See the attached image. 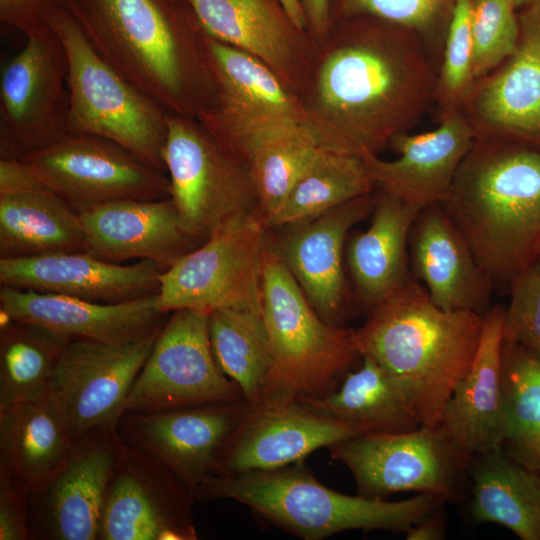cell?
Returning <instances> with one entry per match:
<instances>
[{
  "mask_svg": "<svg viewBox=\"0 0 540 540\" xmlns=\"http://www.w3.org/2000/svg\"><path fill=\"white\" fill-rule=\"evenodd\" d=\"M438 69L418 35L373 16L331 26L300 94L320 147L378 155L434 105Z\"/></svg>",
  "mask_w": 540,
  "mask_h": 540,
  "instance_id": "1",
  "label": "cell"
},
{
  "mask_svg": "<svg viewBox=\"0 0 540 540\" xmlns=\"http://www.w3.org/2000/svg\"><path fill=\"white\" fill-rule=\"evenodd\" d=\"M117 73L168 113L197 118L218 93L204 32L186 1L63 0Z\"/></svg>",
  "mask_w": 540,
  "mask_h": 540,
  "instance_id": "2",
  "label": "cell"
},
{
  "mask_svg": "<svg viewBox=\"0 0 540 540\" xmlns=\"http://www.w3.org/2000/svg\"><path fill=\"white\" fill-rule=\"evenodd\" d=\"M492 279L540 258V150L475 139L440 204Z\"/></svg>",
  "mask_w": 540,
  "mask_h": 540,
  "instance_id": "3",
  "label": "cell"
},
{
  "mask_svg": "<svg viewBox=\"0 0 540 540\" xmlns=\"http://www.w3.org/2000/svg\"><path fill=\"white\" fill-rule=\"evenodd\" d=\"M483 315L445 311L411 277L354 330L358 354L374 359L410 392L421 426H438L474 360Z\"/></svg>",
  "mask_w": 540,
  "mask_h": 540,
  "instance_id": "4",
  "label": "cell"
},
{
  "mask_svg": "<svg viewBox=\"0 0 540 540\" xmlns=\"http://www.w3.org/2000/svg\"><path fill=\"white\" fill-rule=\"evenodd\" d=\"M199 502L230 499L302 539L346 530L406 532L445 502L427 495L401 501L347 495L321 484L303 462L282 468L214 475L195 492Z\"/></svg>",
  "mask_w": 540,
  "mask_h": 540,
  "instance_id": "5",
  "label": "cell"
},
{
  "mask_svg": "<svg viewBox=\"0 0 540 540\" xmlns=\"http://www.w3.org/2000/svg\"><path fill=\"white\" fill-rule=\"evenodd\" d=\"M262 317L271 368L260 401L321 398L341 384L358 354L354 330L325 321L272 250L264 255Z\"/></svg>",
  "mask_w": 540,
  "mask_h": 540,
  "instance_id": "6",
  "label": "cell"
},
{
  "mask_svg": "<svg viewBox=\"0 0 540 540\" xmlns=\"http://www.w3.org/2000/svg\"><path fill=\"white\" fill-rule=\"evenodd\" d=\"M48 24L62 40L68 59L66 132L106 138L166 172L168 112L100 57L63 1Z\"/></svg>",
  "mask_w": 540,
  "mask_h": 540,
  "instance_id": "7",
  "label": "cell"
},
{
  "mask_svg": "<svg viewBox=\"0 0 540 540\" xmlns=\"http://www.w3.org/2000/svg\"><path fill=\"white\" fill-rule=\"evenodd\" d=\"M269 229L258 213L238 215L160 277L157 307L163 313L217 309L262 313V275Z\"/></svg>",
  "mask_w": 540,
  "mask_h": 540,
  "instance_id": "8",
  "label": "cell"
},
{
  "mask_svg": "<svg viewBox=\"0 0 540 540\" xmlns=\"http://www.w3.org/2000/svg\"><path fill=\"white\" fill-rule=\"evenodd\" d=\"M167 125L169 198L189 234L204 242L232 218L259 214L248 169L197 118L168 113Z\"/></svg>",
  "mask_w": 540,
  "mask_h": 540,
  "instance_id": "9",
  "label": "cell"
},
{
  "mask_svg": "<svg viewBox=\"0 0 540 540\" xmlns=\"http://www.w3.org/2000/svg\"><path fill=\"white\" fill-rule=\"evenodd\" d=\"M332 459L351 472L357 494L386 499L417 492L447 502L458 501L468 477L470 458L441 427L421 426L402 433L364 434L328 448Z\"/></svg>",
  "mask_w": 540,
  "mask_h": 540,
  "instance_id": "10",
  "label": "cell"
},
{
  "mask_svg": "<svg viewBox=\"0 0 540 540\" xmlns=\"http://www.w3.org/2000/svg\"><path fill=\"white\" fill-rule=\"evenodd\" d=\"M209 313H170L135 379L124 412L151 413L245 399L219 367L210 343Z\"/></svg>",
  "mask_w": 540,
  "mask_h": 540,
  "instance_id": "11",
  "label": "cell"
},
{
  "mask_svg": "<svg viewBox=\"0 0 540 540\" xmlns=\"http://www.w3.org/2000/svg\"><path fill=\"white\" fill-rule=\"evenodd\" d=\"M20 159L77 212L114 200L169 198L166 172L103 137L66 132Z\"/></svg>",
  "mask_w": 540,
  "mask_h": 540,
  "instance_id": "12",
  "label": "cell"
},
{
  "mask_svg": "<svg viewBox=\"0 0 540 540\" xmlns=\"http://www.w3.org/2000/svg\"><path fill=\"white\" fill-rule=\"evenodd\" d=\"M67 76V54L56 31L48 25L27 36L1 69V155L22 158L66 133Z\"/></svg>",
  "mask_w": 540,
  "mask_h": 540,
  "instance_id": "13",
  "label": "cell"
},
{
  "mask_svg": "<svg viewBox=\"0 0 540 540\" xmlns=\"http://www.w3.org/2000/svg\"><path fill=\"white\" fill-rule=\"evenodd\" d=\"M123 448L117 422L76 438L57 471L30 490L29 540H97Z\"/></svg>",
  "mask_w": 540,
  "mask_h": 540,
  "instance_id": "14",
  "label": "cell"
},
{
  "mask_svg": "<svg viewBox=\"0 0 540 540\" xmlns=\"http://www.w3.org/2000/svg\"><path fill=\"white\" fill-rule=\"evenodd\" d=\"M195 502L172 471L124 443L104 501L97 540H196Z\"/></svg>",
  "mask_w": 540,
  "mask_h": 540,
  "instance_id": "15",
  "label": "cell"
},
{
  "mask_svg": "<svg viewBox=\"0 0 540 540\" xmlns=\"http://www.w3.org/2000/svg\"><path fill=\"white\" fill-rule=\"evenodd\" d=\"M513 52L474 82L461 113L475 139L521 143L540 150V0L517 12Z\"/></svg>",
  "mask_w": 540,
  "mask_h": 540,
  "instance_id": "16",
  "label": "cell"
},
{
  "mask_svg": "<svg viewBox=\"0 0 540 540\" xmlns=\"http://www.w3.org/2000/svg\"><path fill=\"white\" fill-rule=\"evenodd\" d=\"M245 399L174 410L124 412L117 429L124 443L172 471L195 497L214 476L227 441L250 407Z\"/></svg>",
  "mask_w": 540,
  "mask_h": 540,
  "instance_id": "17",
  "label": "cell"
},
{
  "mask_svg": "<svg viewBox=\"0 0 540 540\" xmlns=\"http://www.w3.org/2000/svg\"><path fill=\"white\" fill-rule=\"evenodd\" d=\"M160 330L126 344L83 339L68 344L57 365L51 391L73 440L117 422Z\"/></svg>",
  "mask_w": 540,
  "mask_h": 540,
  "instance_id": "18",
  "label": "cell"
},
{
  "mask_svg": "<svg viewBox=\"0 0 540 540\" xmlns=\"http://www.w3.org/2000/svg\"><path fill=\"white\" fill-rule=\"evenodd\" d=\"M359 435L355 427L298 401L251 403L221 452L215 475L282 468Z\"/></svg>",
  "mask_w": 540,
  "mask_h": 540,
  "instance_id": "19",
  "label": "cell"
},
{
  "mask_svg": "<svg viewBox=\"0 0 540 540\" xmlns=\"http://www.w3.org/2000/svg\"><path fill=\"white\" fill-rule=\"evenodd\" d=\"M218 100L197 119L213 135L280 123L306 124L301 98L259 58L204 33Z\"/></svg>",
  "mask_w": 540,
  "mask_h": 540,
  "instance_id": "20",
  "label": "cell"
},
{
  "mask_svg": "<svg viewBox=\"0 0 540 540\" xmlns=\"http://www.w3.org/2000/svg\"><path fill=\"white\" fill-rule=\"evenodd\" d=\"M374 192L315 218L283 226L268 243L297 281L316 312L337 324L346 300L343 248L349 230L371 214Z\"/></svg>",
  "mask_w": 540,
  "mask_h": 540,
  "instance_id": "21",
  "label": "cell"
},
{
  "mask_svg": "<svg viewBox=\"0 0 540 540\" xmlns=\"http://www.w3.org/2000/svg\"><path fill=\"white\" fill-rule=\"evenodd\" d=\"M78 214L85 252L110 263L149 260L167 269L203 243L187 232L170 198L114 200Z\"/></svg>",
  "mask_w": 540,
  "mask_h": 540,
  "instance_id": "22",
  "label": "cell"
},
{
  "mask_svg": "<svg viewBox=\"0 0 540 540\" xmlns=\"http://www.w3.org/2000/svg\"><path fill=\"white\" fill-rule=\"evenodd\" d=\"M166 268L139 260L116 264L82 252L0 258V285L71 296L99 303H122L159 292Z\"/></svg>",
  "mask_w": 540,
  "mask_h": 540,
  "instance_id": "23",
  "label": "cell"
},
{
  "mask_svg": "<svg viewBox=\"0 0 540 540\" xmlns=\"http://www.w3.org/2000/svg\"><path fill=\"white\" fill-rule=\"evenodd\" d=\"M438 122L435 130L396 136L389 144L400 155L396 160H382L375 154L361 157L379 190L420 209L446 199L475 136L461 111Z\"/></svg>",
  "mask_w": 540,
  "mask_h": 540,
  "instance_id": "24",
  "label": "cell"
},
{
  "mask_svg": "<svg viewBox=\"0 0 540 540\" xmlns=\"http://www.w3.org/2000/svg\"><path fill=\"white\" fill-rule=\"evenodd\" d=\"M1 318L48 327L72 340L126 344L159 331L167 313L157 294L122 303H99L71 296L0 286Z\"/></svg>",
  "mask_w": 540,
  "mask_h": 540,
  "instance_id": "25",
  "label": "cell"
},
{
  "mask_svg": "<svg viewBox=\"0 0 540 540\" xmlns=\"http://www.w3.org/2000/svg\"><path fill=\"white\" fill-rule=\"evenodd\" d=\"M408 250L412 277L439 308L482 315L489 309L493 279L440 204L421 209Z\"/></svg>",
  "mask_w": 540,
  "mask_h": 540,
  "instance_id": "26",
  "label": "cell"
},
{
  "mask_svg": "<svg viewBox=\"0 0 540 540\" xmlns=\"http://www.w3.org/2000/svg\"><path fill=\"white\" fill-rule=\"evenodd\" d=\"M202 31L263 61L300 96L315 59L309 43L268 0H186Z\"/></svg>",
  "mask_w": 540,
  "mask_h": 540,
  "instance_id": "27",
  "label": "cell"
},
{
  "mask_svg": "<svg viewBox=\"0 0 540 540\" xmlns=\"http://www.w3.org/2000/svg\"><path fill=\"white\" fill-rule=\"evenodd\" d=\"M505 308L483 314L479 345L467 374L445 405L439 426L468 458L501 446V353Z\"/></svg>",
  "mask_w": 540,
  "mask_h": 540,
  "instance_id": "28",
  "label": "cell"
},
{
  "mask_svg": "<svg viewBox=\"0 0 540 540\" xmlns=\"http://www.w3.org/2000/svg\"><path fill=\"white\" fill-rule=\"evenodd\" d=\"M420 211L380 190L375 194L369 227L351 237L347 265L356 297L370 311L412 277L408 242Z\"/></svg>",
  "mask_w": 540,
  "mask_h": 540,
  "instance_id": "29",
  "label": "cell"
},
{
  "mask_svg": "<svg viewBox=\"0 0 540 540\" xmlns=\"http://www.w3.org/2000/svg\"><path fill=\"white\" fill-rule=\"evenodd\" d=\"M213 136L248 169L269 229L320 147L313 132L305 123L289 122Z\"/></svg>",
  "mask_w": 540,
  "mask_h": 540,
  "instance_id": "30",
  "label": "cell"
},
{
  "mask_svg": "<svg viewBox=\"0 0 540 540\" xmlns=\"http://www.w3.org/2000/svg\"><path fill=\"white\" fill-rule=\"evenodd\" d=\"M361 358V367L349 371L335 391L298 402L355 427L362 435L402 433L421 427L413 398L404 384L374 359Z\"/></svg>",
  "mask_w": 540,
  "mask_h": 540,
  "instance_id": "31",
  "label": "cell"
},
{
  "mask_svg": "<svg viewBox=\"0 0 540 540\" xmlns=\"http://www.w3.org/2000/svg\"><path fill=\"white\" fill-rule=\"evenodd\" d=\"M73 442L52 391L0 410V465L21 478L30 490L57 471Z\"/></svg>",
  "mask_w": 540,
  "mask_h": 540,
  "instance_id": "32",
  "label": "cell"
},
{
  "mask_svg": "<svg viewBox=\"0 0 540 540\" xmlns=\"http://www.w3.org/2000/svg\"><path fill=\"white\" fill-rule=\"evenodd\" d=\"M471 515L499 524L521 540H540V471L512 459L501 446L473 456Z\"/></svg>",
  "mask_w": 540,
  "mask_h": 540,
  "instance_id": "33",
  "label": "cell"
},
{
  "mask_svg": "<svg viewBox=\"0 0 540 540\" xmlns=\"http://www.w3.org/2000/svg\"><path fill=\"white\" fill-rule=\"evenodd\" d=\"M82 251L78 212L48 188L0 197V258Z\"/></svg>",
  "mask_w": 540,
  "mask_h": 540,
  "instance_id": "34",
  "label": "cell"
},
{
  "mask_svg": "<svg viewBox=\"0 0 540 540\" xmlns=\"http://www.w3.org/2000/svg\"><path fill=\"white\" fill-rule=\"evenodd\" d=\"M68 336L40 324L1 318L0 410L51 391Z\"/></svg>",
  "mask_w": 540,
  "mask_h": 540,
  "instance_id": "35",
  "label": "cell"
},
{
  "mask_svg": "<svg viewBox=\"0 0 540 540\" xmlns=\"http://www.w3.org/2000/svg\"><path fill=\"white\" fill-rule=\"evenodd\" d=\"M502 449L540 471V357L503 340L501 353Z\"/></svg>",
  "mask_w": 540,
  "mask_h": 540,
  "instance_id": "36",
  "label": "cell"
},
{
  "mask_svg": "<svg viewBox=\"0 0 540 540\" xmlns=\"http://www.w3.org/2000/svg\"><path fill=\"white\" fill-rule=\"evenodd\" d=\"M361 157L319 147L298 178L269 230L315 218L374 192Z\"/></svg>",
  "mask_w": 540,
  "mask_h": 540,
  "instance_id": "37",
  "label": "cell"
},
{
  "mask_svg": "<svg viewBox=\"0 0 540 540\" xmlns=\"http://www.w3.org/2000/svg\"><path fill=\"white\" fill-rule=\"evenodd\" d=\"M209 337L214 357L248 402L260 401L272 363L262 313L217 309L209 313Z\"/></svg>",
  "mask_w": 540,
  "mask_h": 540,
  "instance_id": "38",
  "label": "cell"
},
{
  "mask_svg": "<svg viewBox=\"0 0 540 540\" xmlns=\"http://www.w3.org/2000/svg\"><path fill=\"white\" fill-rule=\"evenodd\" d=\"M456 0H331V21L373 16L415 32L437 69Z\"/></svg>",
  "mask_w": 540,
  "mask_h": 540,
  "instance_id": "39",
  "label": "cell"
},
{
  "mask_svg": "<svg viewBox=\"0 0 540 540\" xmlns=\"http://www.w3.org/2000/svg\"><path fill=\"white\" fill-rule=\"evenodd\" d=\"M470 5L471 0H456L446 34L433 105L438 120L460 111L474 84Z\"/></svg>",
  "mask_w": 540,
  "mask_h": 540,
  "instance_id": "40",
  "label": "cell"
},
{
  "mask_svg": "<svg viewBox=\"0 0 540 540\" xmlns=\"http://www.w3.org/2000/svg\"><path fill=\"white\" fill-rule=\"evenodd\" d=\"M514 0H471L472 75L483 78L515 49L519 26Z\"/></svg>",
  "mask_w": 540,
  "mask_h": 540,
  "instance_id": "41",
  "label": "cell"
},
{
  "mask_svg": "<svg viewBox=\"0 0 540 540\" xmlns=\"http://www.w3.org/2000/svg\"><path fill=\"white\" fill-rule=\"evenodd\" d=\"M503 340L516 343L540 357V258L509 282Z\"/></svg>",
  "mask_w": 540,
  "mask_h": 540,
  "instance_id": "42",
  "label": "cell"
},
{
  "mask_svg": "<svg viewBox=\"0 0 540 540\" xmlns=\"http://www.w3.org/2000/svg\"><path fill=\"white\" fill-rule=\"evenodd\" d=\"M30 488L0 465V540H29Z\"/></svg>",
  "mask_w": 540,
  "mask_h": 540,
  "instance_id": "43",
  "label": "cell"
},
{
  "mask_svg": "<svg viewBox=\"0 0 540 540\" xmlns=\"http://www.w3.org/2000/svg\"><path fill=\"white\" fill-rule=\"evenodd\" d=\"M62 1L0 0V21L27 37L49 25V16Z\"/></svg>",
  "mask_w": 540,
  "mask_h": 540,
  "instance_id": "44",
  "label": "cell"
},
{
  "mask_svg": "<svg viewBox=\"0 0 540 540\" xmlns=\"http://www.w3.org/2000/svg\"><path fill=\"white\" fill-rule=\"evenodd\" d=\"M46 188L33 168L23 159L1 155L0 197L17 196Z\"/></svg>",
  "mask_w": 540,
  "mask_h": 540,
  "instance_id": "45",
  "label": "cell"
},
{
  "mask_svg": "<svg viewBox=\"0 0 540 540\" xmlns=\"http://www.w3.org/2000/svg\"><path fill=\"white\" fill-rule=\"evenodd\" d=\"M308 21V31L311 38L320 47L330 32L331 0H300Z\"/></svg>",
  "mask_w": 540,
  "mask_h": 540,
  "instance_id": "46",
  "label": "cell"
},
{
  "mask_svg": "<svg viewBox=\"0 0 540 540\" xmlns=\"http://www.w3.org/2000/svg\"><path fill=\"white\" fill-rule=\"evenodd\" d=\"M446 513L444 505L415 523L406 533L408 540H441L446 538Z\"/></svg>",
  "mask_w": 540,
  "mask_h": 540,
  "instance_id": "47",
  "label": "cell"
},
{
  "mask_svg": "<svg viewBox=\"0 0 540 540\" xmlns=\"http://www.w3.org/2000/svg\"><path fill=\"white\" fill-rule=\"evenodd\" d=\"M292 25L301 33L308 31V21L300 0H278Z\"/></svg>",
  "mask_w": 540,
  "mask_h": 540,
  "instance_id": "48",
  "label": "cell"
},
{
  "mask_svg": "<svg viewBox=\"0 0 540 540\" xmlns=\"http://www.w3.org/2000/svg\"><path fill=\"white\" fill-rule=\"evenodd\" d=\"M515 1V4H516V7L517 8H521L527 4H530L534 1H537V0H514Z\"/></svg>",
  "mask_w": 540,
  "mask_h": 540,
  "instance_id": "49",
  "label": "cell"
},
{
  "mask_svg": "<svg viewBox=\"0 0 540 540\" xmlns=\"http://www.w3.org/2000/svg\"><path fill=\"white\" fill-rule=\"evenodd\" d=\"M181 1H186V0H181Z\"/></svg>",
  "mask_w": 540,
  "mask_h": 540,
  "instance_id": "50",
  "label": "cell"
}]
</instances>
